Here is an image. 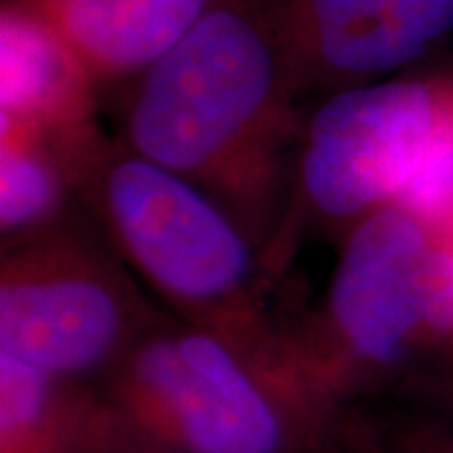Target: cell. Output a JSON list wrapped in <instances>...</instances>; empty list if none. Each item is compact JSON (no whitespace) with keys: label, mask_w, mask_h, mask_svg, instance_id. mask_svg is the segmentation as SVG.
Listing matches in <instances>:
<instances>
[{"label":"cell","mask_w":453,"mask_h":453,"mask_svg":"<svg viewBox=\"0 0 453 453\" xmlns=\"http://www.w3.org/2000/svg\"><path fill=\"white\" fill-rule=\"evenodd\" d=\"M297 98L275 0H219L127 83L119 139L219 202L265 257L290 207Z\"/></svg>","instance_id":"obj_1"},{"label":"cell","mask_w":453,"mask_h":453,"mask_svg":"<svg viewBox=\"0 0 453 453\" xmlns=\"http://www.w3.org/2000/svg\"><path fill=\"white\" fill-rule=\"evenodd\" d=\"M297 363L338 411L403 398L453 372V244L446 226L393 204L342 234L318 308L297 315Z\"/></svg>","instance_id":"obj_2"},{"label":"cell","mask_w":453,"mask_h":453,"mask_svg":"<svg viewBox=\"0 0 453 453\" xmlns=\"http://www.w3.org/2000/svg\"><path fill=\"white\" fill-rule=\"evenodd\" d=\"M83 210L169 315L226 338L292 353L297 312L234 217L192 181L104 136L71 172Z\"/></svg>","instance_id":"obj_3"},{"label":"cell","mask_w":453,"mask_h":453,"mask_svg":"<svg viewBox=\"0 0 453 453\" xmlns=\"http://www.w3.org/2000/svg\"><path fill=\"white\" fill-rule=\"evenodd\" d=\"M393 204L441 226L453 214V61L325 96L303 124L288 217L265 259L285 277L305 234H345Z\"/></svg>","instance_id":"obj_4"},{"label":"cell","mask_w":453,"mask_h":453,"mask_svg":"<svg viewBox=\"0 0 453 453\" xmlns=\"http://www.w3.org/2000/svg\"><path fill=\"white\" fill-rule=\"evenodd\" d=\"M101 386L151 446L184 453H335L342 411L295 353L169 320Z\"/></svg>","instance_id":"obj_5"},{"label":"cell","mask_w":453,"mask_h":453,"mask_svg":"<svg viewBox=\"0 0 453 453\" xmlns=\"http://www.w3.org/2000/svg\"><path fill=\"white\" fill-rule=\"evenodd\" d=\"M76 217L31 242L3 250L0 356L104 380L169 320L96 222Z\"/></svg>","instance_id":"obj_6"},{"label":"cell","mask_w":453,"mask_h":453,"mask_svg":"<svg viewBox=\"0 0 453 453\" xmlns=\"http://www.w3.org/2000/svg\"><path fill=\"white\" fill-rule=\"evenodd\" d=\"M300 96L380 81L453 33V0H275Z\"/></svg>","instance_id":"obj_7"},{"label":"cell","mask_w":453,"mask_h":453,"mask_svg":"<svg viewBox=\"0 0 453 453\" xmlns=\"http://www.w3.org/2000/svg\"><path fill=\"white\" fill-rule=\"evenodd\" d=\"M98 83L76 50L18 0L0 8V124L46 136L73 169L106 134Z\"/></svg>","instance_id":"obj_8"},{"label":"cell","mask_w":453,"mask_h":453,"mask_svg":"<svg viewBox=\"0 0 453 453\" xmlns=\"http://www.w3.org/2000/svg\"><path fill=\"white\" fill-rule=\"evenodd\" d=\"M146 446L98 380L0 356V453H131Z\"/></svg>","instance_id":"obj_9"},{"label":"cell","mask_w":453,"mask_h":453,"mask_svg":"<svg viewBox=\"0 0 453 453\" xmlns=\"http://www.w3.org/2000/svg\"><path fill=\"white\" fill-rule=\"evenodd\" d=\"M64 38L98 88L131 83L219 0H18Z\"/></svg>","instance_id":"obj_10"},{"label":"cell","mask_w":453,"mask_h":453,"mask_svg":"<svg viewBox=\"0 0 453 453\" xmlns=\"http://www.w3.org/2000/svg\"><path fill=\"white\" fill-rule=\"evenodd\" d=\"M83 210L64 154L46 136L0 124V237L3 250L31 242Z\"/></svg>","instance_id":"obj_11"},{"label":"cell","mask_w":453,"mask_h":453,"mask_svg":"<svg viewBox=\"0 0 453 453\" xmlns=\"http://www.w3.org/2000/svg\"><path fill=\"white\" fill-rule=\"evenodd\" d=\"M335 453H453V418L401 398L350 405Z\"/></svg>","instance_id":"obj_12"},{"label":"cell","mask_w":453,"mask_h":453,"mask_svg":"<svg viewBox=\"0 0 453 453\" xmlns=\"http://www.w3.org/2000/svg\"><path fill=\"white\" fill-rule=\"evenodd\" d=\"M401 401H413V403H421L426 408H434L438 413L453 418V372L446 375H438L421 383L416 390H411L408 395H403Z\"/></svg>","instance_id":"obj_13"},{"label":"cell","mask_w":453,"mask_h":453,"mask_svg":"<svg viewBox=\"0 0 453 453\" xmlns=\"http://www.w3.org/2000/svg\"><path fill=\"white\" fill-rule=\"evenodd\" d=\"M131 453H184V451H177V449H164V446H146V449H139V451H131Z\"/></svg>","instance_id":"obj_14"},{"label":"cell","mask_w":453,"mask_h":453,"mask_svg":"<svg viewBox=\"0 0 453 453\" xmlns=\"http://www.w3.org/2000/svg\"><path fill=\"white\" fill-rule=\"evenodd\" d=\"M443 226H446V232H449V237H451V244H453V214L449 217V222H446Z\"/></svg>","instance_id":"obj_15"}]
</instances>
